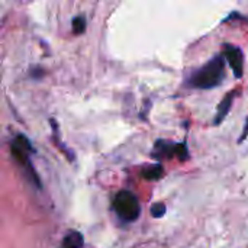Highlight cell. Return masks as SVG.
Wrapping results in <instances>:
<instances>
[{"label":"cell","mask_w":248,"mask_h":248,"mask_svg":"<svg viewBox=\"0 0 248 248\" xmlns=\"http://www.w3.org/2000/svg\"><path fill=\"white\" fill-rule=\"evenodd\" d=\"M174 155H177L180 160H186L187 158V147L185 144H176Z\"/></svg>","instance_id":"cell-11"},{"label":"cell","mask_w":248,"mask_h":248,"mask_svg":"<svg viewBox=\"0 0 248 248\" xmlns=\"http://www.w3.org/2000/svg\"><path fill=\"white\" fill-rule=\"evenodd\" d=\"M225 78V58L222 55H217L208 64H205L201 70H198L189 80L190 86L196 89H214L218 87Z\"/></svg>","instance_id":"cell-1"},{"label":"cell","mask_w":248,"mask_h":248,"mask_svg":"<svg viewBox=\"0 0 248 248\" xmlns=\"http://www.w3.org/2000/svg\"><path fill=\"white\" fill-rule=\"evenodd\" d=\"M166 214V205L163 203H155L151 206V215L154 218H161L163 215Z\"/></svg>","instance_id":"cell-10"},{"label":"cell","mask_w":248,"mask_h":248,"mask_svg":"<svg viewBox=\"0 0 248 248\" xmlns=\"http://www.w3.org/2000/svg\"><path fill=\"white\" fill-rule=\"evenodd\" d=\"M248 135V119H247V124H246V131H244V134L240 137V142H243L244 141V138H247Z\"/></svg>","instance_id":"cell-12"},{"label":"cell","mask_w":248,"mask_h":248,"mask_svg":"<svg viewBox=\"0 0 248 248\" xmlns=\"http://www.w3.org/2000/svg\"><path fill=\"white\" fill-rule=\"evenodd\" d=\"M83 235L77 231H70L64 241H62V248H81L83 247Z\"/></svg>","instance_id":"cell-7"},{"label":"cell","mask_w":248,"mask_h":248,"mask_svg":"<svg viewBox=\"0 0 248 248\" xmlns=\"http://www.w3.org/2000/svg\"><path fill=\"white\" fill-rule=\"evenodd\" d=\"M163 174H164V169H163L161 164H154V166H151V167H148V169H145L142 171V176L145 179H148V180H157Z\"/></svg>","instance_id":"cell-8"},{"label":"cell","mask_w":248,"mask_h":248,"mask_svg":"<svg viewBox=\"0 0 248 248\" xmlns=\"http://www.w3.org/2000/svg\"><path fill=\"white\" fill-rule=\"evenodd\" d=\"M86 17L84 16H77L73 19V32L76 35H81L86 31Z\"/></svg>","instance_id":"cell-9"},{"label":"cell","mask_w":248,"mask_h":248,"mask_svg":"<svg viewBox=\"0 0 248 248\" xmlns=\"http://www.w3.org/2000/svg\"><path fill=\"white\" fill-rule=\"evenodd\" d=\"M234 97H235V92H228V93L225 94V97L221 100V103H219V106H218L217 118H215V122H214L215 125H219V124L225 119V116L228 115V112H230V109H231V106H232Z\"/></svg>","instance_id":"cell-5"},{"label":"cell","mask_w":248,"mask_h":248,"mask_svg":"<svg viewBox=\"0 0 248 248\" xmlns=\"http://www.w3.org/2000/svg\"><path fill=\"white\" fill-rule=\"evenodd\" d=\"M174 150H176V144H170L166 142L163 140L155 142V151H154V157L161 160V158H169L171 155H174Z\"/></svg>","instance_id":"cell-6"},{"label":"cell","mask_w":248,"mask_h":248,"mask_svg":"<svg viewBox=\"0 0 248 248\" xmlns=\"http://www.w3.org/2000/svg\"><path fill=\"white\" fill-rule=\"evenodd\" d=\"M113 211L122 221L134 222L141 214V206L134 193L128 190H121L113 199Z\"/></svg>","instance_id":"cell-2"},{"label":"cell","mask_w":248,"mask_h":248,"mask_svg":"<svg viewBox=\"0 0 248 248\" xmlns=\"http://www.w3.org/2000/svg\"><path fill=\"white\" fill-rule=\"evenodd\" d=\"M225 57L230 62V65L232 67V71L235 74L237 78L243 77V68H244V55L241 52V49L235 45H230L227 44L225 45Z\"/></svg>","instance_id":"cell-4"},{"label":"cell","mask_w":248,"mask_h":248,"mask_svg":"<svg viewBox=\"0 0 248 248\" xmlns=\"http://www.w3.org/2000/svg\"><path fill=\"white\" fill-rule=\"evenodd\" d=\"M10 150H12L13 158H15L20 166H23V167H26V169L29 170V176L32 177V182L36 185V187H41V182H39V179H38L35 170L32 169L31 161H29V154L33 151V148H32L29 140H28L25 135H17L16 140H15V142H13V145L10 147Z\"/></svg>","instance_id":"cell-3"}]
</instances>
